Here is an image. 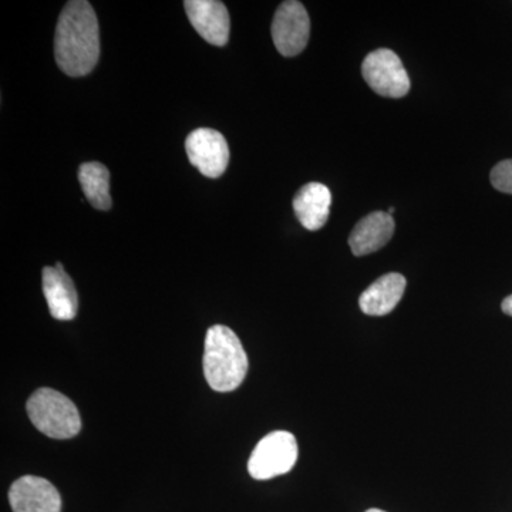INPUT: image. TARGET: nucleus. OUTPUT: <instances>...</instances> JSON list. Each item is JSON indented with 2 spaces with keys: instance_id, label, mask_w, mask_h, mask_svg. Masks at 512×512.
Wrapping results in <instances>:
<instances>
[{
  "instance_id": "f257e3e1",
  "label": "nucleus",
  "mask_w": 512,
  "mask_h": 512,
  "mask_svg": "<svg viewBox=\"0 0 512 512\" xmlns=\"http://www.w3.org/2000/svg\"><path fill=\"white\" fill-rule=\"evenodd\" d=\"M100 56L99 22L86 0L67 2L56 26L57 66L70 77L93 72Z\"/></svg>"
},
{
  "instance_id": "f03ea898",
  "label": "nucleus",
  "mask_w": 512,
  "mask_h": 512,
  "mask_svg": "<svg viewBox=\"0 0 512 512\" xmlns=\"http://www.w3.org/2000/svg\"><path fill=\"white\" fill-rule=\"evenodd\" d=\"M202 367L207 383L215 392H234L241 386L248 373V356L234 330L224 325L208 329Z\"/></svg>"
},
{
  "instance_id": "7ed1b4c3",
  "label": "nucleus",
  "mask_w": 512,
  "mask_h": 512,
  "mask_svg": "<svg viewBox=\"0 0 512 512\" xmlns=\"http://www.w3.org/2000/svg\"><path fill=\"white\" fill-rule=\"evenodd\" d=\"M26 409L33 426L50 439H73L82 430L76 404L57 390L49 387L37 389L29 397Z\"/></svg>"
},
{
  "instance_id": "20e7f679",
  "label": "nucleus",
  "mask_w": 512,
  "mask_h": 512,
  "mask_svg": "<svg viewBox=\"0 0 512 512\" xmlns=\"http://www.w3.org/2000/svg\"><path fill=\"white\" fill-rule=\"evenodd\" d=\"M298 460V443L289 431H274L259 441L248 461L249 476L264 481L289 473Z\"/></svg>"
},
{
  "instance_id": "39448f33",
  "label": "nucleus",
  "mask_w": 512,
  "mask_h": 512,
  "mask_svg": "<svg viewBox=\"0 0 512 512\" xmlns=\"http://www.w3.org/2000/svg\"><path fill=\"white\" fill-rule=\"evenodd\" d=\"M363 79L373 92L390 99H402L410 92V79L402 60L389 49L369 53L362 64Z\"/></svg>"
},
{
  "instance_id": "423d86ee",
  "label": "nucleus",
  "mask_w": 512,
  "mask_h": 512,
  "mask_svg": "<svg viewBox=\"0 0 512 512\" xmlns=\"http://www.w3.org/2000/svg\"><path fill=\"white\" fill-rule=\"evenodd\" d=\"M272 39L282 56H298L305 50L311 35V19L301 2L281 3L272 22Z\"/></svg>"
},
{
  "instance_id": "0eeeda50",
  "label": "nucleus",
  "mask_w": 512,
  "mask_h": 512,
  "mask_svg": "<svg viewBox=\"0 0 512 512\" xmlns=\"http://www.w3.org/2000/svg\"><path fill=\"white\" fill-rule=\"evenodd\" d=\"M188 160L202 175L218 178L227 170L229 147L220 131L197 128L185 140Z\"/></svg>"
},
{
  "instance_id": "6e6552de",
  "label": "nucleus",
  "mask_w": 512,
  "mask_h": 512,
  "mask_svg": "<svg viewBox=\"0 0 512 512\" xmlns=\"http://www.w3.org/2000/svg\"><path fill=\"white\" fill-rule=\"evenodd\" d=\"M13 512H62V497L46 478L23 476L9 490Z\"/></svg>"
},
{
  "instance_id": "1a4fd4ad",
  "label": "nucleus",
  "mask_w": 512,
  "mask_h": 512,
  "mask_svg": "<svg viewBox=\"0 0 512 512\" xmlns=\"http://www.w3.org/2000/svg\"><path fill=\"white\" fill-rule=\"evenodd\" d=\"M185 12L202 39L214 46H225L229 39L231 20L224 3L217 0H187Z\"/></svg>"
},
{
  "instance_id": "9d476101",
  "label": "nucleus",
  "mask_w": 512,
  "mask_h": 512,
  "mask_svg": "<svg viewBox=\"0 0 512 512\" xmlns=\"http://www.w3.org/2000/svg\"><path fill=\"white\" fill-rule=\"evenodd\" d=\"M43 293L50 315L57 320H73L79 308L76 288L63 265L46 266L42 274Z\"/></svg>"
},
{
  "instance_id": "9b49d317",
  "label": "nucleus",
  "mask_w": 512,
  "mask_h": 512,
  "mask_svg": "<svg viewBox=\"0 0 512 512\" xmlns=\"http://www.w3.org/2000/svg\"><path fill=\"white\" fill-rule=\"evenodd\" d=\"M396 224L392 215L384 211L372 212L357 222L349 237L353 255L365 256L382 249L392 239Z\"/></svg>"
},
{
  "instance_id": "f8f14e48",
  "label": "nucleus",
  "mask_w": 512,
  "mask_h": 512,
  "mask_svg": "<svg viewBox=\"0 0 512 512\" xmlns=\"http://www.w3.org/2000/svg\"><path fill=\"white\" fill-rule=\"evenodd\" d=\"M332 194L326 185L309 183L303 185L293 198V211L308 231H319L328 222Z\"/></svg>"
},
{
  "instance_id": "ddd939ff",
  "label": "nucleus",
  "mask_w": 512,
  "mask_h": 512,
  "mask_svg": "<svg viewBox=\"0 0 512 512\" xmlns=\"http://www.w3.org/2000/svg\"><path fill=\"white\" fill-rule=\"evenodd\" d=\"M407 281L403 275L387 274L369 286L359 299V306L365 315L384 316L394 311L402 301Z\"/></svg>"
},
{
  "instance_id": "4468645a",
  "label": "nucleus",
  "mask_w": 512,
  "mask_h": 512,
  "mask_svg": "<svg viewBox=\"0 0 512 512\" xmlns=\"http://www.w3.org/2000/svg\"><path fill=\"white\" fill-rule=\"evenodd\" d=\"M79 181L87 201L96 210L111 208L110 171L101 163H84L79 168Z\"/></svg>"
},
{
  "instance_id": "2eb2a0df",
  "label": "nucleus",
  "mask_w": 512,
  "mask_h": 512,
  "mask_svg": "<svg viewBox=\"0 0 512 512\" xmlns=\"http://www.w3.org/2000/svg\"><path fill=\"white\" fill-rule=\"evenodd\" d=\"M491 184L495 190L512 195V160L498 163L491 171Z\"/></svg>"
},
{
  "instance_id": "dca6fc26",
  "label": "nucleus",
  "mask_w": 512,
  "mask_h": 512,
  "mask_svg": "<svg viewBox=\"0 0 512 512\" xmlns=\"http://www.w3.org/2000/svg\"><path fill=\"white\" fill-rule=\"evenodd\" d=\"M501 309H503L505 315L512 316V295L504 299Z\"/></svg>"
},
{
  "instance_id": "f3484780",
  "label": "nucleus",
  "mask_w": 512,
  "mask_h": 512,
  "mask_svg": "<svg viewBox=\"0 0 512 512\" xmlns=\"http://www.w3.org/2000/svg\"><path fill=\"white\" fill-rule=\"evenodd\" d=\"M366 512H386V511L377 510V508H370V510H367Z\"/></svg>"
}]
</instances>
